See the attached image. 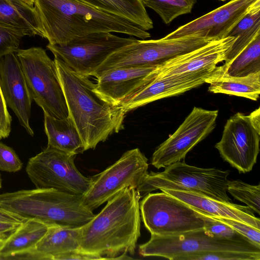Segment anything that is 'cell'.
<instances>
[{
  "label": "cell",
  "instance_id": "obj_14",
  "mask_svg": "<svg viewBox=\"0 0 260 260\" xmlns=\"http://www.w3.org/2000/svg\"><path fill=\"white\" fill-rule=\"evenodd\" d=\"M218 110L194 107L177 130L153 152L151 165L157 169L183 159L186 154L211 133Z\"/></svg>",
  "mask_w": 260,
  "mask_h": 260
},
{
  "label": "cell",
  "instance_id": "obj_6",
  "mask_svg": "<svg viewBox=\"0 0 260 260\" xmlns=\"http://www.w3.org/2000/svg\"><path fill=\"white\" fill-rule=\"evenodd\" d=\"M15 53L32 99L44 114L58 119L68 117V106L54 60L41 47L18 49Z\"/></svg>",
  "mask_w": 260,
  "mask_h": 260
},
{
  "label": "cell",
  "instance_id": "obj_36",
  "mask_svg": "<svg viewBox=\"0 0 260 260\" xmlns=\"http://www.w3.org/2000/svg\"><path fill=\"white\" fill-rule=\"evenodd\" d=\"M0 87V140L7 138L11 132L12 117Z\"/></svg>",
  "mask_w": 260,
  "mask_h": 260
},
{
  "label": "cell",
  "instance_id": "obj_11",
  "mask_svg": "<svg viewBox=\"0 0 260 260\" xmlns=\"http://www.w3.org/2000/svg\"><path fill=\"white\" fill-rule=\"evenodd\" d=\"M140 210L151 235H176L204 228V221L198 211L163 191L144 196Z\"/></svg>",
  "mask_w": 260,
  "mask_h": 260
},
{
  "label": "cell",
  "instance_id": "obj_32",
  "mask_svg": "<svg viewBox=\"0 0 260 260\" xmlns=\"http://www.w3.org/2000/svg\"><path fill=\"white\" fill-rule=\"evenodd\" d=\"M199 213L204 221V228L211 234L217 237L229 239L239 240H248L245 237L224 223L210 216L200 212H199Z\"/></svg>",
  "mask_w": 260,
  "mask_h": 260
},
{
  "label": "cell",
  "instance_id": "obj_43",
  "mask_svg": "<svg viewBox=\"0 0 260 260\" xmlns=\"http://www.w3.org/2000/svg\"><path fill=\"white\" fill-rule=\"evenodd\" d=\"M219 1H227V0H219Z\"/></svg>",
  "mask_w": 260,
  "mask_h": 260
},
{
  "label": "cell",
  "instance_id": "obj_5",
  "mask_svg": "<svg viewBox=\"0 0 260 260\" xmlns=\"http://www.w3.org/2000/svg\"><path fill=\"white\" fill-rule=\"evenodd\" d=\"M160 172H151L136 188L143 198L152 191L170 188L196 192L226 202H232L227 194L229 171L201 168L177 161Z\"/></svg>",
  "mask_w": 260,
  "mask_h": 260
},
{
  "label": "cell",
  "instance_id": "obj_8",
  "mask_svg": "<svg viewBox=\"0 0 260 260\" xmlns=\"http://www.w3.org/2000/svg\"><path fill=\"white\" fill-rule=\"evenodd\" d=\"M228 251L260 252V246L248 240L217 237L204 228L171 236L151 235L149 240L139 246L143 256H157L177 260L183 255L206 251Z\"/></svg>",
  "mask_w": 260,
  "mask_h": 260
},
{
  "label": "cell",
  "instance_id": "obj_34",
  "mask_svg": "<svg viewBox=\"0 0 260 260\" xmlns=\"http://www.w3.org/2000/svg\"><path fill=\"white\" fill-rule=\"evenodd\" d=\"M211 217L229 225L252 243L260 246V229L232 219Z\"/></svg>",
  "mask_w": 260,
  "mask_h": 260
},
{
  "label": "cell",
  "instance_id": "obj_12",
  "mask_svg": "<svg viewBox=\"0 0 260 260\" xmlns=\"http://www.w3.org/2000/svg\"><path fill=\"white\" fill-rule=\"evenodd\" d=\"M259 107L249 115L237 112L226 121L215 147L221 157L239 173L251 171L259 151Z\"/></svg>",
  "mask_w": 260,
  "mask_h": 260
},
{
  "label": "cell",
  "instance_id": "obj_25",
  "mask_svg": "<svg viewBox=\"0 0 260 260\" xmlns=\"http://www.w3.org/2000/svg\"><path fill=\"white\" fill-rule=\"evenodd\" d=\"M208 91L257 101L260 93V72L245 76H218L211 74L205 80Z\"/></svg>",
  "mask_w": 260,
  "mask_h": 260
},
{
  "label": "cell",
  "instance_id": "obj_1",
  "mask_svg": "<svg viewBox=\"0 0 260 260\" xmlns=\"http://www.w3.org/2000/svg\"><path fill=\"white\" fill-rule=\"evenodd\" d=\"M140 199L136 188L126 187L107 201L81 227L80 249L105 259L134 254L141 235Z\"/></svg>",
  "mask_w": 260,
  "mask_h": 260
},
{
  "label": "cell",
  "instance_id": "obj_41",
  "mask_svg": "<svg viewBox=\"0 0 260 260\" xmlns=\"http://www.w3.org/2000/svg\"><path fill=\"white\" fill-rule=\"evenodd\" d=\"M5 238L6 237L5 235H0V246L1 245L4 240L5 239Z\"/></svg>",
  "mask_w": 260,
  "mask_h": 260
},
{
  "label": "cell",
  "instance_id": "obj_10",
  "mask_svg": "<svg viewBox=\"0 0 260 260\" xmlns=\"http://www.w3.org/2000/svg\"><path fill=\"white\" fill-rule=\"evenodd\" d=\"M148 159L138 148L126 151L113 165L92 176L90 187L82 196L84 206L93 211L123 189L137 188L148 174Z\"/></svg>",
  "mask_w": 260,
  "mask_h": 260
},
{
  "label": "cell",
  "instance_id": "obj_15",
  "mask_svg": "<svg viewBox=\"0 0 260 260\" xmlns=\"http://www.w3.org/2000/svg\"><path fill=\"white\" fill-rule=\"evenodd\" d=\"M258 1L231 0L224 5L179 27L163 39H177L196 33L212 40L225 38Z\"/></svg>",
  "mask_w": 260,
  "mask_h": 260
},
{
  "label": "cell",
  "instance_id": "obj_7",
  "mask_svg": "<svg viewBox=\"0 0 260 260\" xmlns=\"http://www.w3.org/2000/svg\"><path fill=\"white\" fill-rule=\"evenodd\" d=\"M212 41L215 40L199 33L173 39H137L111 54L92 76L97 79L107 71L118 68L157 66Z\"/></svg>",
  "mask_w": 260,
  "mask_h": 260
},
{
  "label": "cell",
  "instance_id": "obj_24",
  "mask_svg": "<svg viewBox=\"0 0 260 260\" xmlns=\"http://www.w3.org/2000/svg\"><path fill=\"white\" fill-rule=\"evenodd\" d=\"M44 115V128L48 138L47 146L77 155L83 151V143L72 118L58 119Z\"/></svg>",
  "mask_w": 260,
  "mask_h": 260
},
{
  "label": "cell",
  "instance_id": "obj_29",
  "mask_svg": "<svg viewBox=\"0 0 260 260\" xmlns=\"http://www.w3.org/2000/svg\"><path fill=\"white\" fill-rule=\"evenodd\" d=\"M145 7L154 10L166 24L182 15L191 13L197 0H142Z\"/></svg>",
  "mask_w": 260,
  "mask_h": 260
},
{
  "label": "cell",
  "instance_id": "obj_13",
  "mask_svg": "<svg viewBox=\"0 0 260 260\" xmlns=\"http://www.w3.org/2000/svg\"><path fill=\"white\" fill-rule=\"evenodd\" d=\"M136 40L133 37H120L111 32H99L64 44H48L47 48L77 73L89 77L111 54Z\"/></svg>",
  "mask_w": 260,
  "mask_h": 260
},
{
  "label": "cell",
  "instance_id": "obj_31",
  "mask_svg": "<svg viewBox=\"0 0 260 260\" xmlns=\"http://www.w3.org/2000/svg\"><path fill=\"white\" fill-rule=\"evenodd\" d=\"M177 260H260V252L206 251L186 254Z\"/></svg>",
  "mask_w": 260,
  "mask_h": 260
},
{
  "label": "cell",
  "instance_id": "obj_38",
  "mask_svg": "<svg viewBox=\"0 0 260 260\" xmlns=\"http://www.w3.org/2000/svg\"><path fill=\"white\" fill-rule=\"evenodd\" d=\"M27 218H24L18 214L0 208V221L22 223Z\"/></svg>",
  "mask_w": 260,
  "mask_h": 260
},
{
  "label": "cell",
  "instance_id": "obj_3",
  "mask_svg": "<svg viewBox=\"0 0 260 260\" xmlns=\"http://www.w3.org/2000/svg\"><path fill=\"white\" fill-rule=\"evenodd\" d=\"M34 5L44 38L52 45L99 32L122 33L142 40L151 37L147 31L129 20L78 0H34Z\"/></svg>",
  "mask_w": 260,
  "mask_h": 260
},
{
  "label": "cell",
  "instance_id": "obj_2",
  "mask_svg": "<svg viewBox=\"0 0 260 260\" xmlns=\"http://www.w3.org/2000/svg\"><path fill=\"white\" fill-rule=\"evenodd\" d=\"M69 116L80 135L83 151L94 149L114 133L123 129L125 113L120 106L105 101L94 90L95 84L54 55Z\"/></svg>",
  "mask_w": 260,
  "mask_h": 260
},
{
  "label": "cell",
  "instance_id": "obj_18",
  "mask_svg": "<svg viewBox=\"0 0 260 260\" xmlns=\"http://www.w3.org/2000/svg\"><path fill=\"white\" fill-rule=\"evenodd\" d=\"M157 66L122 67L107 71L96 79L95 91L113 106H120L150 82Z\"/></svg>",
  "mask_w": 260,
  "mask_h": 260
},
{
  "label": "cell",
  "instance_id": "obj_22",
  "mask_svg": "<svg viewBox=\"0 0 260 260\" xmlns=\"http://www.w3.org/2000/svg\"><path fill=\"white\" fill-rule=\"evenodd\" d=\"M0 27L23 37L44 38L41 23L34 6L20 0H0Z\"/></svg>",
  "mask_w": 260,
  "mask_h": 260
},
{
  "label": "cell",
  "instance_id": "obj_27",
  "mask_svg": "<svg viewBox=\"0 0 260 260\" xmlns=\"http://www.w3.org/2000/svg\"><path fill=\"white\" fill-rule=\"evenodd\" d=\"M224 61L211 74L242 77L260 72V35L233 57Z\"/></svg>",
  "mask_w": 260,
  "mask_h": 260
},
{
  "label": "cell",
  "instance_id": "obj_37",
  "mask_svg": "<svg viewBox=\"0 0 260 260\" xmlns=\"http://www.w3.org/2000/svg\"><path fill=\"white\" fill-rule=\"evenodd\" d=\"M66 259L91 260L105 259V258L99 255L87 252L80 248L62 254L58 256L55 259V260Z\"/></svg>",
  "mask_w": 260,
  "mask_h": 260
},
{
  "label": "cell",
  "instance_id": "obj_17",
  "mask_svg": "<svg viewBox=\"0 0 260 260\" xmlns=\"http://www.w3.org/2000/svg\"><path fill=\"white\" fill-rule=\"evenodd\" d=\"M0 87L7 105L15 114L20 124L33 136L29 122L32 99L15 52L0 58Z\"/></svg>",
  "mask_w": 260,
  "mask_h": 260
},
{
  "label": "cell",
  "instance_id": "obj_4",
  "mask_svg": "<svg viewBox=\"0 0 260 260\" xmlns=\"http://www.w3.org/2000/svg\"><path fill=\"white\" fill-rule=\"evenodd\" d=\"M82 197L53 189H22L0 194V208L49 226L81 228L95 216Z\"/></svg>",
  "mask_w": 260,
  "mask_h": 260
},
{
  "label": "cell",
  "instance_id": "obj_28",
  "mask_svg": "<svg viewBox=\"0 0 260 260\" xmlns=\"http://www.w3.org/2000/svg\"><path fill=\"white\" fill-rule=\"evenodd\" d=\"M259 35H260V0L228 34V37H233L235 38V40L226 52L224 60L233 57L248 46Z\"/></svg>",
  "mask_w": 260,
  "mask_h": 260
},
{
  "label": "cell",
  "instance_id": "obj_40",
  "mask_svg": "<svg viewBox=\"0 0 260 260\" xmlns=\"http://www.w3.org/2000/svg\"><path fill=\"white\" fill-rule=\"evenodd\" d=\"M27 4L29 5L30 6H34V0H20Z\"/></svg>",
  "mask_w": 260,
  "mask_h": 260
},
{
  "label": "cell",
  "instance_id": "obj_30",
  "mask_svg": "<svg viewBox=\"0 0 260 260\" xmlns=\"http://www.w3.org/2000/svg\"><path fill=\"white\" fill-rule=\"evenodd\" d=\"M227 192L235 199L246 204L258 215L260 212V185H253L240 180H229Z\"/></svg>",
  "mask_w": 260,
  "mask_h": 260
},
{
  "label": "cell",
  "instance_id": "obj_21",
  "mask_svg": "<svg viewBox=\"0 0 260 260\" xmlns=\"http://www.w3.org/2000/svg\"><path fill=\"white\" fill-rule=\"evenodd\" d=\"M80 235L81 228L49 226L32 250L14 258L55 260L62 254L80 248Z\"/></svg>",
  "mask_w": 260,
  "mask_h": 260
},
{
  "label": "cell",
  "instance_id": "obj_16",
  "mask_svg": "<svg viewBox=\"0 0 260 260\" xmlns=\"http://www.w3.org/2000/svg\"><path fill=\"white\" fill-rule=\"evenodd\" d=\"M235 40L233 37H227L212 41L172 58L156 67L152 72L154 78L211 74L219 63L224 60Z\"/></svg>",
  "mask_w": 260,
  "mask_h": 260
},
{
  "label": "cell",
  "instance_id": "obj_26",
  "mask_svg": "<svg viewBox=\"0 0 260 260\" xmlns=\"http://www.w3.org/2000/svg\"><path fill=\"white\" fill-rule=\"evenodd\" d=\"M101 11L124 17L145 30L153 28L142 0H78Z\"/></svg>",
  "mask_w": 260,
  "mask_h": 260
},
{
  "label": "cell",
  "instance_id": "obj_9",
  "mask_svg": "<svg viewBox=\"0 0 260 260\" xmlns=\"http://www.w3.org/2000/svg\"><path fill=\"white\" fill-rule=\"evenodd\" d=\"M76 156L47 146L29 159L25 171L36 188L53 189L83 196L89 189L91 179L77 169Z\"/></svg>",
  "mask_w": 260,
  "mask_h": 260
},
{
  "label": "cell",
  "instance_id": "obj_33",
  "mask_svg": "<svg viewBox=\"0 0 260 260\" xmlns=\"http://www.w3.org/2000/svg\"><path fill=\"white\" fill-rule=\"evenodd\" d=\"M23 164L14 149L0 142V171L15 173L20 171Z\"/></svg>",
  "mask_w": 260,
  "mask_h": 260
},
{
  "label": "cell",
  "instance_id": "obj_39",
  "mask_svg": "<svg viewBox=\"0 0 260 260\" xmlns=\"http://www.w3.org/2000/svg\"><path fill=\"white\" fill-rule=\"evenodd\" d=\"M22 223L0 221V235H4V233L8 232H13L18 228Z\"/></svg>",
  "mask_w": 260,
  "mask_h": 260
},
{
  "label": "cell",
  "instance_id": "obj_19",
  "mask_svg": "<svg viewBox=\"0 0 260 260\" xmlns=\"http://www.w3.org/2000/svg\"><path fill=\"white\" fill-rule=\"evenodd\" d=\"M210 74L154 77L121 106L126 114L151 102L180 95L205 83Z\"/></svg>",
  "mask_w": 260,
  "mask_h": 260
},
{
  "label": "cell",
  "instance_id": "obj_35",
  "mask_svg": "<svg viewBox=\"0 0 260 260\" xmlns=\"http://www.w3.org/2000/svg\"><path fill=\"white\" fill-rule=\"evenodd\" d=\"M23 37L15 31L0 27V58L15 52Z\"/></svg>",
  "mask_w": 260,
  "mask_h": 260
},
{
  "label": "cell",
  "instance_id": "obj_42",
  "mask_svg": "<svg viewBox=\"0 0 260 260\" xmlns=\"http://www.w3.org/2000/svg\"><path fill=\"white\" fill-rule=\"evenodd\" d=\"M2 180L1 175L0 173V189L2 188Z\"/></svg>",
  "mask_w": 260,
  "mask_h": 260
},
{
  "label": "cell",
  "instance_id": "obj_23",
  "mask_svg": "<svg viewBox=\"0 0 260 260\" xmlns=\"http://www.w3.org/2000/svg\"><path fill=\"white\" fill-rule=\"evenodd\" d=\"M48 227L39 220L27 219L4 240L0 246V259H12L32 250L45 235Z\"/></svg>",
  "mask_w": 260,
  "mask_h": 260
},
{
  "label": "cell",
  "instance_id": "obj_20",
  "mask_svg": "<svg viewBox=\"0 0 260 260\" xmlns=\"http://www.w3.org/2000/svg\"><path fill=\"white\" fill-rule=\"evenodd\" d=\"M159 189L201 213L234 219L260 229L259 218L247 206L221 201L193 191L165 188Z\"/></svg>",
  "mask_w": 260,
  "mask_h": 260
}]
</instances>
